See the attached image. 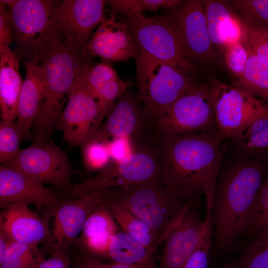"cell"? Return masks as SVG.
<instances>
[{"mask_svg": "<svg viewBox=\"0 0 268 268\" xmlns=\"http://www.w3.org/2000/svg\"><path fill=\"white\" fill-rule=\"evenodd\" d=\"M218 131L174 136H155L151 143L158 157L162 178L177 195L192 202L201 196L212 210L214 188L225 150Z\"/></svg>", "mask_w": 268, "mask_h": 268, "instance_id": "6da1fadb", "label": "cell"}, {"mask_svg": "<svg viewBox=\"0 0 268 268\" xmlns=\"http://www.w3.org/2000/svg\"><path fill=\"white\" fill-rule=\"evenodd\" d=\"M265 174L260 162L242 159L231 165L217 179L212 208L216 254L230 251L242 235Z\"/></svg>", "mask_w": 268, "mask_h": 268, "instance_id": "7a4b0ae2", "label": "cell"}, {"mask_svg": "<svg viewBox=\"0 0 268 268\" xmlns=\"http://www.w3.org/2000/svg\"><path fill=\"white\" fill-rule=\"evenodd\" d=\"M86 60L60 38L41 56L44 90L31 133L34 142H49Z\"/></svg>", "mask_w": 268, "mask_h": 268, "instance_id": "3957f363", "label": "cell"}, {"mask_svg": "<svg viewBox=\"0 0 268 268\" xmlns=\"http://www.w3.org/2000/svg\"><path fill=\"white\" fill-rule=\"evenodd\" d=\"M103 196L126 207L163 242L171 229L193 205L171 191L162 180L107 189Z\"/></svg>", "mask_w": 268, "mask_h": 268, "instance_id": "277c9868", "label": "cell"}, {"mask_svg": "<svg viewBox=\"0 0 268 268\" xmlns=\"http://www.w3.org/2000/svg\"><path fill=\"white\" fill-rule=\"evenodd\" d=\"M125 22L138 53L171 65L190 75L195 71L182 33L167 13L146 16L142 12L126 14Z\"/></svg>", "mask_w": 268, "mask_h": 268, "instance_id": "5b68a950", "label": "cell"}, {"mask_svg": "<svg viewBox=\"0 0 268 268\" xmlns=\"http://www.w3.org/2000/svg\"><path fill=\"white\" fill-rule=\"evenodd\" d=\"M136 64L137 94L149 121H155L197 84L175 67L138 53Z\"/></svg>", "mask_w": 268, "mask_h": 268, "instance_id": "8992f818", "label": "cell"}, {"mask_svg": "<svg viewBox=\"0 0 268 268\" xmlns=\"http://www.w3.org/2000/svg\"><path fill=\"white\" fill-rule=\"evenodd\" d=\"M56 1L16 0L9 10L14 39L27 60L41 63L44 52L59 36L55 7Z\"/></svg>", "mask_w": 268, "mask_h": 268, "instance_id": "52a82bcc", "label": "cell"}, {"mask_svg": "<svg viewBox=\"0 0 268 268\" xmlns=\"http://www.w3.org/2000/svg\"><path fill=\"white\" fill-rule=\"evenodd\" d=\"M162 180L160 164L149 142L135 146V150L122 160L110 163L98 174L71 186L69 193L75 197L93 192H102Z\"/></svg>", "mask_w": 268, "mask_h": 268, "instance_id": "ba28073f", "label": "cell"}, {"mask_svg": "<svg viewBox=\"0 0 268 268\" xmlns=\"http://www.w3.org/2000/svg\"><path fill=\"white\" fill-rule=\"evenodd\" d=\"M217 130L210 87L196 84L154 123L155 136H174Z\"/></svg>", "mask_w": 268, "mask_h": 268, "instance_id": "9c48e42d", "label": "cell"}, {"mask_svg": "<svg viewBox=\"0 0 268 268\" xmlns=\"http://www.w3.org/2000/svg\"><path fill=\"white\" fill-rule=\"evenodd\" d=\"M210 89L217 129L224 138H233L255 120L268 117V105L244 89L218 81Z\"/></svg>", "mask_w": 268, "mask_h": 268, "instance_id": "30bf717a", "label": "cell"}, {"mask_svg": "<svg viewBox=\"0 0 268 268\" xmlns=\"http://www.w3.org/2000/svg\"><path fill=\"white\" fill-rule=\"evenodd\" d=\"M91 59H87L56 124L64 139L81 147L100 126L96 99L89 90L86 74Z\"/></svg>", "mask_w": 268, "mask_h": 268, "instance_id": "8fae6325", "label": "cell"}, {"mask_svg": "<svg viewBox=\"0 0 268 268\" xmlns=\"http://www.w3.org/2000/svg\"><path fill=\"white\" fill-rule=\"evenodd\" d=\"M154 133V125L148 119L137 93L129 88L115 103L105 122L86 142L106 143L113 138L127 137L137 145L151 139Z\"/></svg>", "mask_w": 268, "mask_h": 268, "instance_id": "7c38bea8", "label": "cell"}, {"mask_svg": "<svg viewBox=\"0 0 268 268\" xmlns=\"http://www.w3.org/2000/svg\"><path fill=\"white\" fill-rule=\"evenodd\" d=\"M4 165L62 190L68 191L71 188V167L68 156L59 146L49 142H33Z\"/></svg>", "mask_w": 268, "mask_h": 268, "instance_id": "4fadbf2b", "label": "cell"}, {"mask_svg": "<svg viewBox=\"0 0 268 268\" xmlns=\"http://www.w3.org/2000/svg\"><path fill=\"white\" fill-rule=\"evenodd\" d=\"M104 0H63L56 1V24L59 37L81 56L95 28L107 19Z\"/></svg>", "mask_w": 268, "mask_h": 268, "instance_id": "5bb4252c", "label": "cell"}, {"mask_svg": "<svg viewBox=\"0 0 268 268\" xmlns=\"http://www.w3.org/2000/svg\"><path fill=\"white\" fill-rule=\"evenodd\" d=\"M167 13L179 27L193 61L204 66L213 64L215 52L209 36L204 1L184 0Z\"/></svg>", "mask_w": 268, "mask_h": 268, "instance_id": "9a60e30c", "label": "cell"}, {"mask_svg": "<svg viewBox=\"0 0 268 268\" xmlns=\"http://www.w3.org/2000/svg\"><path fill=\"white\" fill-rule=\"evenodd\" d=\"M103 192L83 194L69 200H62L53 206L51 245L68 247L76 239L88 215L102 202Z\"/></svg>", "mask_w": 268, "mask_h": 268, "instance_id": "2e32d148", "label": "cell"}, {"mask_svg": "<svg viewBox=\"0 0 268 268\" xmlns=\"http://www.w3.org/2000/svg\"><path fill=\"white\" fill-rule=\"evenodd\" d=\"M138 50L125 22L111 18L101 24L91 36L81 57H99L105 62H123L135 59Z\"/></svg>", "mask_w": 268, "mask_h": 268, "instance_id": "e0dca14e", "label": "cell"}, {"mask_svg": "<svg viewBox=\"0 0 268 268\" xmlns=\"http://www.w3.org/2000/svg\"><path fill=\"white\" fill-rule=\"evenodd\" d=\"M61 201L44 184L11 167L0 166V205L12 204L54 206Z\"/></svg>", "mask_w": 268, "mask_h": 268, "instance_id": "ac0fdd59", "label": "cell"}, {"mask_svg": "<svg viewBox=\"0 0 268 268\" xmlns=\"http://www.w3.org/2000/svg\"><path fill=\"white\" fill-rule=\"evenodd\" d=\"M203 220L192 205L164 239L157 268H183L200 239Z\"/></svg>", "mask_w": 268, "mask_h": 268, "instance_id": "d6986e66", "label": "cell"}, {"mask_svg": "<svg viewBox=\"0 0 268 268\" xmlns=\"http://www.w3.org/2000/svg\"><path fill=\"white\" fill-rule=\"evenodd\" d=\"M3 209L0 216V230L11 241L37 247L42 243L52 244L47 222L28 205L12 204Z\"/></svg>", "mask_w": 268, "mask_h": 268, "instance_id": "ffe728a7", "label": "cell"}, {"mask_svg": "<svg viewBox=\"0 0 268 268\" xmlns=\"http://www.w3.org/2000/svg\"><path fill=\"white\" fill-rule=\"evenodd\" d=\"M26 75L19 94L16 124L24 139L31 133L41 107L44 90L43 66L41 63L26 61Z\"/></svg>", "mask_w": 268, "mask_h": 268, "instance_id": "44dd1931", "label": "cell"}, {"mask_svg": "<svg viewBox=\"0 0 268 268\" xmlns=\"http://www.w3.org/2000/svg\"><path fill=\"white\" fill-rule=\"evenodd\" d=\"M17 53L10 47L0 48V109L1 121L15 122L23 84Z\"/></svg>", "mask_w": 268, "mask_h": 268, "instance_id": "7402d4cb", "label": "cell"}, {"mask_svg": "<svg viewBox=\"0 0 268 268\" xmlns=\"http://www.w3.org/2000/svg\"><path fill=\"white\" fill-rule=\"evenodd\" d=\"M209 36L214 46L222 52L238 27L240 18L227 2L222 0L204 1Z\"/></svg>", "mask_w": 268, "mask_h": 268, "instance_id": "603a6c76", "label": "cell"}, {"mask_svg": "<svg viewBox=\"0 0 268 268\" xmlns=\"http://www.w3.org/2000/svg\"><path fill=\"white\" fill-rule=\"evenodd\" d=\"M153 251L124 232H117L112 237L107 258L123 265L157 268L152 259Z\"/></svg>", "mask_w": 268, "mask_h": 268, "instance_id": "cb8c5ba5", "label": "cell"}, {"mask_svg": "<svg viewBox=\"0 0 268 268\" xmlns=\"http://www.w3.org/2000/svg\"><path fill=\"white\" fill-rule=\"evenodd\" d=\"M103 202L123 232L147 248L155 250L158 245L157 236L146 223L123 205L104 196Z\"/></svg>", "mask_w": 268, "mask_h": 268, "instance_id": "d4e9b609", "label": "cell"}, {"mask_svg": "<svg viewBox=\"0 0 268 268\" xmlns=\"http://www.w3.org/2000/svg\"><path fill=\"white\" fill-rule=\"evenodd\" d=\"M232 139L242 159L268 156V117L255 120Z\"/></svg>", "mask_w": 268, "mask_h": 268, "instance_id": "484cf974", "label": "cell"}, {"mask_svg": "<svg viewBox=\"0 0 268 268\" xmlns=\"http://www.w3.org/2000/svg\"><path fill=\"white\" fill-rule=\"evenodd\" d=\"M249 53L243 75L234 86L268 102V67L255 55Z\"/></svg>", "mask_w": 268, "mask_h": 268, "instance_id": "4316f807", "label": "cell"}, {"mask_svg": "<svg viewBox=\"0 0 268 268\" xmlns=\"http://www.w3.org/2000/svg\"><path fill=\"white\" fill-rule=\"evenodd\" d=\"M268 238V172L249 213L242 235Z\"/></svg>", "mask_w": 268, "mask_h": 268, "instance_id": "83f0119b", "label": "cell"}, {"mask_svg": "<svg viewBox=\"0 0 268 268\" xmlns=\"http://www.w3.org/2000/svg\"><path fill=\"white\" fill-rule=\"evenodd\" d=\"M44 257L37 246L11 241L0 261V268H37Z\"/></svg>", "mask_w": 268, "mask_h": 268, "instance_id": "f1b7e54d", "label": "cell"}, {"mask_svg": "<svg viewBox=\"0 0 268 268\" xmlns=\"http://www.w3.org/2000/svg\"><path fill=\"white\" fill-rule=\"evenodd\" d=\"M117 226L103 201L86 218L79 239L113 235L118 232Z\"/></svg>", "mask_w": 268, "mask_h": 268, "instance_id": "f546056e", "label": "cell"}, {"mask_svg": "<svg viewBox=\"0 0 268 268\" xmlns=\"http://www.w3.org/2000/svg\"><path fill=\"white\" fill-rule=\"evenodd\" d=\"M184 0H110L107 1L112 7L110 18L116 20L118 13L126 14L142 12L148 10L156 12L160 8L174 10Z\"/></svg>", "mask_w": 268, "mask_h": 268, "instance_id": "4dcf8cb0", "label": "cell"}, {"mask_svg": "<svg viewBox=\"0 0 268 268\" xmlns=\"http://www.w3.org/2000/svg\"><path fill=\"white\" fill-rule=\"evenodd\" d=\"M213 237L212 211L206 210L199 243L183 268H208Z\"/></svg>", "mask_w": 268, "mask_h": 268, "instance_id": "1f68e13d", "label": "cell"}, {"mask_svg": "<svg viewBox=\"0 0 268 268\" xmlns=\"http://www.w3.org/2000/svg\"><path fill=\"white\" fill-rule=\"evenodd\" d=\"M232 268H268V238H258L244 247L232 262Z\"/></svg>", "mask_w": 268, "mask_h": 268, "instance_id": "d6a6232c", "label": "cell"}, {"mask_svg": "<svg viewBox=\"0 0 268 268\" xmlns=\"http://www.w3.org/2000/svg\"><path fill=\"white\" fill-rule=\"evenodd\" d=\"M23 139L16 122H0V162L7 165L19 153V144Z\"/></svg>", "mask_w": 268, "mask_h": 268, "instance_id": "836d02e7", "label": "cell"}, {"mask_svg": "<svg viewBox=\"0 0 268 268\" xmlns=\"http://www.w3.org/2000/svg\"><path fill=\"white\" fill-rule=\"evenodd\" d=\"M230 3L246 23L268 29V0H234Z\"/></svg>", "mask_w": 268, "mask_h": 268, "instance_id": "e575fe53", "label": "cell"}, {"mask_svg": "<svg viewBox=\"0 0 268 268\" xmlns=\"http://www.w3.org/2000/svg\"><path fill=\"white\" fill-rule=\"evenodd\" d=\"M241 20L243 28L242 42L250 53L268 67V29L255 26Z\"/></svg>", "mask_w": 268, "mask_h": 268, "instance_id": "d590c367", "label": "cell"}, {"mask_svg": "<svg viewBox=\"0 0 268 268\" xmlns=\"http://www.w3.org/2000/svg\"><path fill=\"white\" fill-rule=\"evenodd\" d=\"M131 86L130 82H125L119 78L105 83L96 91L94 97L99 108L100 126L115 103Z\"/></svg>", "mask_w": 268, "mask_h": 268, "instance_id": "8d00e7d4", "label": "cell"}, {"mask_svg": "<svg viewBox=\"0 0 268 268\" xmlns=\"http://www.w3.org/2000/svg\"><path fill=\"white\" fill-rule=\"evenodd\" d=\"M84 166L91 171L102 170L111 159L107 142L90 141L81 147Z\"/></svg>", "mask_w": 268, "mask_h": 268, "instance_id": "74e56055", "label": "cell"}, {"mask_svg": "<svg viewBox=\"0 0 268 268\" xmlns=\"http://www.w3.org/2000/svg\"><path fill=\"white\" fill-rule=\"evenodd\" d=\"M119 78L117 72L107 62H100L88 66L86 81L88 88L94 96L96 91L105 83Z\"/></svg>", "mask_w": 268, "mask_h": 268, "instance_id": "f35d334b", "label": "cell"}, {"mask_svg": "<svg viewBox=\"0 0 268 268\" xmlns=\"http://www.w3.org/2000/svg\"><path fill=\"white\" fill-rule=\"evenodd\" d=\"M223 55L227 68L236 80H239L246 66L249 55L248 50L242 41H239L228 45L224 50Z\"/></svg>", "mask_w": 268, "mask_h": 268, "instance_id": "ab89813d", "label": "cell"}, {"mask_svg": "<svg viewBox=\"0 0 268 268\" xmlns=\"http://www.w3.org/2000/svg\"><path fill=\"white\" fill-rule=\"evenodd\" d=\"M50 256L40 261L37 268H71L68 247H49Z\"/></svg>", "mask_w": 268, "mask_h": 268, "instance_id": "60d3db41", "label": "cell"}, {"mask_svg": "<svg viewBox=\"0 0 268 268\" xmlns=\"http://www.w3.org/2000/svg\"><path fill=\"white\" fill-rule=\"evenodd\" d=\"M107 144L111 159L115 162L122 160L135 149V144L127 137L113 138Z\"/></svg>", "mask_w": 268, "mask_h": 268, "instance_id": "b9f144b4", "label": "cell"}, {"mask_svg": "<svg viewBox=\"0 0 268 268\" xmlns=\"http://www.w3.org/2000/svg\"><path fill=\"white\" fill-rule=\"evenodd\" d=\"M14 40L9 9L0 4V48L9 47Z\"/></svg>", "mask_w": 268, "mask_h": 268, "instance_id": "7bdbcfd3", "label": "cell"}, {"mask_svg": "<svg viewBox=\"0 0 268 268\" xmlns=\"http://www.w3.org/2000/svg\"><path fill=\"white\" fill-rule=\"evenodd\" d=\"M71 268H140L136 266L123 265L114 262H105L96 258L81 257L77 259Z\"/></svg>", "mask_w": 268, "mask_h": 268, "instance_id": "ee69618b", "label": "cell"}, {"mask_svg": "<svg viewBox=\"0 0 268 268\" xmlns=\"http://www.w3.org/2000/svg\"><path fill=\"white\" fill-rule=\"evenodd\" d=\"M211 268H232V262L226 261L219 266H214Z\"/></svg>", "mask_w": 268, "mask_h": 268, "instance_id": "f6af8a7d", "label": "cell"}]
</instances>
